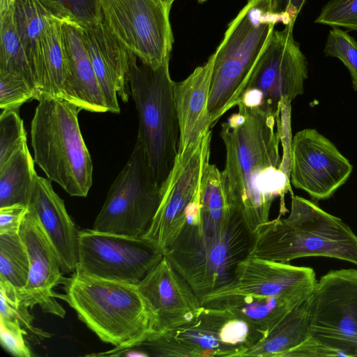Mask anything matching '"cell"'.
Returning a JSON list of instances; mask_svg holds the SVG:
<instances>
[{
    "label": "cell",
    "mask_w": 357,
    "mask_h": 357,
    "mask_svg": "<svg viewBox=\"0 0 357 357\" xmlns=\"http://www.w3.org/2000/svg\"><path fill=\"white\" fill-rule=\"evenodd\" d=\"M238 111L221 125L226 159L221 172L231 208L242 214L255 234L269 221L274 200L280 197L279 215H284V196L293 192L290 172L279 153L280 116L257 108L238 105Z\"/></svg>",
    "instance_id": "cell-1"
},
{
    "label": "cell",
    "mask_w": 357,
    "mask_h": 357,
    "mask_svg": "<svg viewBox=\"0 0 357 357\" xmlns=\"http://www.w3.org/2000/svg\"><path fill=\"white\" fill-rule=\"evenodd\" d=\"M281 217L259 229L249 256L282 263L324 257L357 266V236L340 218L294 195L289 215Z\"/></svg>",
    "instance_id": "cell-2"
},
{
    "label": "cell",
    "mask_w": 357,
    "mask_h": 357,
    "mask_svg": "<svg viewBox=\"0 0 357 357\" xmlns=\"http://www.w3.org/2000/svg\"><path fill=\"white\" fill-rule=\"evenodd\" d=\"M255 236L242 215L224 222H185L164 255L201 300L232 280Z\"/></svg>",
    "instance_id": "cell-3"
},
{
    "label": "cell",
    "mask_w": 357,
    "mask_h": 357,
    "mask_svg": "<svg viewBox=\"0 0 357 357\" xmlns=\"http://www.w3.org/2000/svg\"><path fill=\"white\" fill-rule=\"evenodd\" d=\"M66 301L79 319L104 342L125 344L155 331V317L135 284L105 280L77 271L63 282Z\"/></svg>",
    "instance_id": "cell-4"
},
{
    "label": "cell",
    "mask_w": 357,
    "mask_h": 357,
    "mask_svg": "<svg viewBox=\"0 0 357 357\" xmlns=\"http://www.w3.org/2000/svg\"><path fill=\"white\" fill-rule=\"evenodd\" d=\"M31 125L34 162L70 195L86 197L93 164L79 128L77 105L66 100L38 101Z\"/></svg>",
    "instance_id": "cell-5"
},
{
    "label": "cell",
    "mask_w": 357,
    "mask_h": 357,
    "mask_svg": "<svg viewBox=\"0 0 357 357\" xmlns=\"http://www.w3.org/2000/svg\"><path fill=\"white\" fill-rule=\"evenodd\" d=\"M278 23L269 0L248 1L229 23L213 53L208 105L211 126L234 107Z\"/></svg>",
    "instance_id": "cell-6"
},
{
    "label": "cell",
    "mask_w": 357,
    "mask_h": 357,
    "mask_svg": "<svg viewBox=\"0 0 357 357\" xmlns=\"http://www.w3.org/2000/svg\"><path fill=\"white\" fill-rule=\"evenodd\" d=\"M265 334L233 312L201 305L185 321L132 345L144 356L243 357Z\"/></svg>",
    "instance_id": "cell-7"
},
{
    "label": "cell",
    "mask_w": 357,
    "mask_h": 357,
    "mask_svg": "<svg viewBox=\"0 0 357 357\" xmlns=\"http://www.w3.org/2000/svg\"><path fill=\"white\" fill-rule=\"evenodd\" d=\"M132 54L128 80L139 119V137L144 146L157 183L162 186L178 153L179 126L174 102V85L169 59L157 68Z\"/></svg>",
    "instance_id": "cell-8"
},
{
    "label": "cell",
    "mask_w": 357,
    "mask_h": 357,
    "mask_svg": "<svg viewBox=\"0 0 357 357\" xmlns=\"http://www.w3.org/2000/svg\"><path fill=\"white\" fill-rule=\"evenodd\" d=\"M161 186L157 183L142 140L137 137L124 167L109 188L93 229L142 237L158 209Z\"/></svg>",
    "instance_id": "cell-9"
},
{
    "label": "cell",
    "mask_w": 357,
    "mask_h": 357,
    "mask_svg": "<svg viewBox=\"0 0 357 357\" xmlns=\"http://www.w3.org/2000/svg\"><path fill=\"white\" fill-rule=\"evenodd\" d=\"M294 24L273 30L234 107H257L280 116L283 101L303 93L307 61L293 36Z\"/></svg>",
    "instance_id": "cell-10"
},
{
    "label": "cell",
    "mask_w": 357,
    "mask_h": 357,
    "mask_svg": "<svg viewBox=\"0 0 357 357\" xmlns=\"http://www.w3.org/2000/svg\"><path fill=\"white\" fill-rule=\"evenodd\" d=\"M310 332L330 356H357V268L333 270L317 280Z\"/></svg>",
    "instance_id": "cell-11"
},
{
    "label": "cell",
    "mask_w": 357,
    "mask_h": 357,
    "mask_svg": "<svg viewBox=\"0 0 357 357\" xmlns=\"http://www.w3.org/2000/svg\"><path fill=\"white\" fill-rule=\"evenodd\" d=\"M101 18L110 31L141 62L157 68L174 42L169 13L155 0H99Z\"/></svg>",
    "instance_id": "cell-12"
},
{
    "label": "cell",
    "mask_w": 357,
    "mask_h": 357,
    "mask_svg": "<svg viewBox=\"0 0 357 357\" xmlns=\"http://www.w3.org/2000/svg\"><path fill=\"white\" fill-rule=\"evenodd\" d=\"M164 252L144 237L79 231L75 271L105 280L137 285L164 257Z\"/></svg>",
    "instance_id": "cell-13"
},
{
    "label": "cell",
    "mask_w": 357,
    "mask_h": 357,
    "mask_svg": "<svg viewBox=\"0 0 357 357\" xmlns=\"http://www.w3.org/2000/svg\"><path fill=\"white\" fill-rule=\"evenodd\" d=\"M211 130L194 146L177 154L174 166L161 186L158 209L142 237L167 251L180 234L185 213L199 196L204 168L210 162Z\"/></svg>",
    "instance_id": "cell-14"
},
{
    "label": "cell",
    "mask_w": 357,
    "mask_h": 357,
    "mask_svg": "<svg viewBox=\"0 0 357 357\" xmlns=\"http://www.w3.org/2000/svg\"><path fill=\"white\" fill-rule=\"evenodd\" d=\"M353 167L336 146L315 129L298 132L291 144L290 181L313 199L331 197Z\"/></svg>",
    "instance_id": "cell-15"
},
{
    "label": "cell",
    "mask_w": 357,
    "mask_h": 357,
    "mask_svg": "<svg viewBox=\"0 0 357 357\" xmlns=\"http://www.w3.org/2000/svg\"><path fill=\"white\" fill-rule=\"evenodd\" d=\"M313 268L248 256L241 261L232 280L201 299L203 305L232 295L280 296L314 289Z\"/></svg>",
    "instance_id": "cell-16"
},
{
    "label": "cell",
    "mask_w": 357,
    "mask_h": 357,
    "mask_svg": "<svg viewBox=\"0 0 357 357\" xmlns=\"http://www.w3.org/2000/svg\"><path fill=\"white\" fill-rule=\"evenodd\" d=\"M19 234L30 261L26 284L20 289H16L20 302L30 308L38 305L45 312L64 317L66 311L56 301V293L53 288L63 284L65 278L51 241L36 213L29 207Z\"/></svg>",
    "instance_id": "cell-17"
},
{
    "label": "cell",
    "mask_w": 357,
    "mask_h": 357,
    "mask_svg": "<svg viewBox=\"0 0 357 357\" xmlns=\"http://www.w3.org/2000/svg\"><path fill=\"white\" fill-rule=\"evenodd\" d=\"M137 286L155 315V331L176 326L202 305L191 286L165 255Z\"/></svg>",
    "instance_id": "cell-18"
},
{
    "label": "cell",
    "mask_w": 357,
    "mask_h": 357,
    "mask_svg": "<svg viewBox=\"0 0 357 357\" xmlns=\"http://www.w3.org/2000/svg\"><path fill=\"white\" fill-rule=\"evenodd\" d=\"M84 45L90 57L107 111L119 113L117 95L126 102L131 53L101 20L83 27Z\"/></svg>",
    "instance_id": "cell-19"
},
{
    "label": "cell",
    "mask_w": 357,
    "mask_h": 357,
    "mask_svg": "<svg viewBox=\"0 0 357 357\" xmlns=\"http://www.w3.org/2000/svg\"><path fill=\"white\" fill-rule=\"evenodd\" d=\"M28 206L36 213L51 241L62 272L74 273L79 260V231L50 179L36 174Z\"/></svg>",
    "instance_id": "cell-20"
},
{
    "label": "cell",
    "mask_w": 357,
    "mask_h": 357,
    "mask_svg": "<svg viewBox=\"0 0 357 357\" xmlns=\"http://www.w3.org/2000/svg\"><path fill=\"white\" fill-rule=\"evenodd\" d=\"M214 56L184 80L175 82L174 102L179 126L177 154L197 144L211 130L208 99Z\"/></svg>",
    "instance_id": "cell-21"
},
{
    "label": "cell",
    "mask_w": 357,
    "mask_h": 357,
    "mask_svg": "<svg viewBox=\"0 0 357 357\" xmlns=\"http://www.w3.org/2000/svg\"><path fill=\"white\" fill-rule=\"evenodd\" d=\"M62 36L67 59L63 100L81 109L108 112L84 45L83 27L73 20H63Z\"/></svg>",
    "instance_id": "cell-22"
},
{
    "label": "cell",
    "mask_w": 357,
    "mask_h": 357,
    "mask_svg": "<svg viewBox=\"0 0 357 357\" xmlns=\"http://www.w3.org/2000/svg\"><path fill=\"white\" fill-rule=\"evenodd\" d=\"M314 289L280 296H227L202 305L226 309L266 335L290 311L309 298Z\"/></svg>",
    "instance_id": "cell-23"
},
{
    "label": "cell",
    "mask_w": 357,
    "mask_h": 357,
    "mask_svg": "<svg viewBox=\"0 0 357 357\" xmlns=\"http://www.w3.org/2000/svg\"><path fill=\"white\" fill-rule=\"evenodd\" d=\"M12 8L14 23L37 84V100L42 73V41L45 27L52 17L65 18L43 0H15Z\"/></svg>",
    "instance_id": "cell-24"
},
{
    "label": "cell",
    "mask_w": 357,
    "mask_h": 357,
    "mask_svg": "<svg viewBox=\"0 0 357 357\" xmlns=\"http://www.w3.org/2000/svg\"><path fill=\"white\" fill-rule=\"evenodd\" d=\"M310 298L290 311L243 357H289L294 349L308 340Z\"/></svg>",
    "instance_id": "cell-25"
},
{
    "label": "cell",
    "mask_w": 357,
    "mask_h": 357,
    "mask_svg": "<svg viewBox=\"0 0 357 357\" xmlns=\"http://www.w3.org/2000/svg\"><path fill=\"white\" fill-rule=\"evenodd\" d=\"M52 17L43 36V64L37 100H63V84L67 75V59L62 36V21Z\"/></svg>",
    "instance_id": "cell-26"
},
{
    "label": "cell",
    "mask_w": 357,
    "mask_h": 357,
    "mask_svg": "<svg viewBox=\"0 0 357 357\" xmlns=\"http://www.w3.org/2000/svg\"><path fill=\"white\" fill-rule=\"evenodd\" d=\"M27 144L0 166V208L28 206L36 172Z\"/></svg>",
    "instance_id": "cell-27"
},
{
    "label": "cell",
    "mask_w": 357,
    "mask_h": 357,
    "mask_svg": "<svg viewBox=\"0 0 357 357\" xmlns=\"http://www.w3.org/2000/svg\"><path fill=\"white\" fill-rule=\"evenodd\" d=\"M0 19V71L24 78L35 91L36 99L37 84L14 23L13 8Z\"/></svg>",
    "instance_id": "cell-28"
},
{
    "label": "cell",
    "mask_w": 357,
    "mask_h": 357,
    "mask_svg": "<svg viewBox=\"0 0 357 357\" xmlns=\"http://www.w3.org/2000/svg\"><path fill=\"white\" fill-rule=\"evenodd\" d=\"M29 269V254L19 233L0 234V280L20 289L26 284Z\"/></svg>",
    "instance_id": "cell-29"
},
{
    "label": "cell",
    "mask_w": 357,
    "mask_h": 357,
    "mask_svg": "<svg viewBox=\"0 0 357 357\" xmlns=\"http://www.w3.org/2000/svg\"><path fill=\"white\" fill-rule=\"evenodd\" d=\"M26 143V134L19 109L1 110L0 114V166Z\"/></svg>",
    "instance_id": "cell-30"
},
{
    "label": "cell",
    "mask_w": 357,
    "mask_h": 357,
    "mask_svg": "<svg viewBox=\"0 0 357 357\" xmlns=\"http://www.w3.org/2000/svg\"><path fill=\"white\" fill-rule=\"evenodd\" d=\"M326 56L340 59L349 71L352 86L357 92V41L347 31L332 27L324 47Z\"/></svg>",
    "instance_id": "cell-31"
},
{
    "label": "cell",
    "mask_w": 357,
    "mask_h": 357,
    "mask_svg": "<svg viewBox=\"0 0 357 357\" xmlns=\"http://www.w3.org/2000/svg\"><path fill=\"white\" fill-rule=\"evenodd\" d=\"M0 317L19 321L33 336L40 338L50 337L49 333L33 326L34 318L29 314V307L20 302L16 288L3 280H0Z\"/></svg>",
    "instance_id": "cell-32"
},
{
    "label": "cell",
    "mask_w": 357,
    "mask_h": 357,
    "mask_svg": "<svg viewBox=\"0 0 357 357\" xmlns=\"http://www.w3.org/2000/svg\"><path fill=\"white\" fill-rule=\"evenodd\" d=\"M65 19L86 27L101 20L99 0H43Z\"/></svg>",
    "instance_id": "cell-33"
},
{
    "label": "cell",
    "mask_w": 357,
    "mask_h": 357,
    "mask_svg": "<svg viewBox=\"0 0 357 357\" xmlns=\"http://www.w3.org/2000/svg\"><path fill=\"white\" fill-rule=\"evenodd\" d=\"M314 23L357 31V0H330Z\"/></svg>",
    "instance_id": "cell-34"
},
{
    "label": "cell",
    "mask_w": 357,
    "mask_h": 357,
    "mask_svg": "<svg viewBox=\"0 0 357 357\" xmlns=\"http://www.w3.org/2000/svg\"><path fill=\"white\" fill-rule=\"evenodd\" d=\"M35 98V91L24 78L0 71L1 110L19 109Z\"/></svg>",
    "instance_id": "cell-35"
},
{
    "label": "cell",
    "mask_w": 357,
    "mask_h": 357,
    "mask_svg": "<svg viewBox=\"0 0 357 357\" xmlns=\"http://www.w3.org/2000/svg\"><path fill=\"white\" fill-rule=\"evenodd\" d=\"M27 334L19 321L0 317L1 343L12 355L17 357L32 356L24 338Z\"/></svg>",
    "instance_id": "cell-36"
},
{
    "label": "cell",
    "mask_w": 357,
    "mask_h": 357,
    "mask_svg": "<svg viewBox=\"0 0 357 357\" xmlns=\"http://www.w3.org/2000/svg\"><path fill=\"white\" fill-rule=\"evenodd\" d=\"M29 211L24 204H13L0 208V234L19 233L24 218Z\"/></svg>",
    "instance_id": "cell-37"
},
{
    "label": "cell",
    "mask_w": 357,
    "mask_h": 357,
    "mask_svg": "<svg viewBox=\"0 0 357 357\" xmlns=\"http://www.w3.org/2000/svg\"><path fill=\"white\" fill-rule=\"evenodd\" d=\"M307 0H269L271 12L284 26L294 24Z\"/></svg>",
    "instance_id": "cell-38"
},
{
    "label": "cell",
    "mask_w": 357,
    "mask_h": 357,
    "mask_svg": "<svg viewBox=\"0 0 357 357\" xmlns=\"http://www.w3.org/2000/svg\"><path fill=\"white\" fill-rule=\"evenodd\" d=\"M15 0H0V17L6 14L12 8Z\"/></svg>",
    "instance_id": "cell-39"
},
{
    "label": "cell",
    "mask_w": 357,
    "mask_h": 357,
    "mask_svg": "<svg viewBox=\"0 0 357 357\" xmlns=\"http://www.w3.org/2000/svg\"><path fill=\"white\" fill-rule=\"evenodd\" d=\"M158 1L167 12L170 13V10L173 2L175 0H155Z\"/></svg>",
    "instance_id": "cell-40"
},
{
    "label": "cell",
    "mask_w": 357,
    "mask_h": 357,
    "mask_svg": "<svg viewBox=\"0 0 357 357\" xmlns=\"http://www.w3.org/2000/svg\"><path fill=\"white\" fill-rule=\"evenodd\" d=\"M248 1H249V0H248Z\"/></svg>",
    "instance_id": "cell-41"
}]
</instances>
